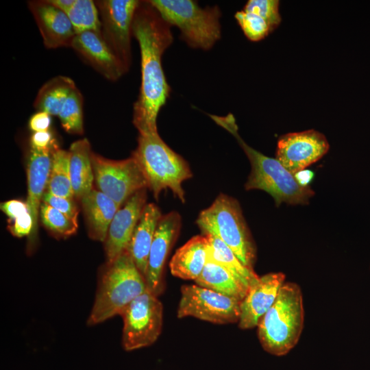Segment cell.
<instances>
[{"label":"cell","instance_id":"1","mask_svg":"<svg viewBox=\"0 0 370 370\" xmlns=\"http://www.w3.org/2000/svg\"><path fill=\"white\" fill-rule=\"evenodd\" d=\"M171 28L149 1H140L132 27L140 51L141 83L133 110V123L138 132L158 131V113L170 95L162 60L173 41Z\"/></svg>","mask_w":370,"mask_h":370},{"label":"cell","instance_id":"2","mask_svg":"<svg viewBox=\"0 0 370 370\" xmlns=\"http://www.w3.org/2000/svg\"><path fill=\"white\" fill-rule=\"evenodd\" d=\"M219 125L227 130L237 140L246 153L251 172L245 183V189L262 190L269 193L279 206L282 202L289 204H307L314 192L310 186H301L294 174L276 158L268 157L246 144L238 132L235 119L232 114L219 116L210 114Z\"/></svg>","mask_w":370,"mask_h":370},{"label":"cell","instance_id":"3","mask_svg":"<svg viewBox=\"0 0 370 370\" xmlns=\"http://www.w3.org/2000/svg\"><path fill=\"white\" fill-rule=\"evenodd\" d=\"M141 169L148 188L158 199L160 192L169 189L185 201L182 183L192 177L187 162L172 150L158 131L138 132V145L132 153Z\"/></svg>","mask_w":370,"mask_h":370},{"label":"cell","instance_id":"4","mask_svg":"<svg viewBox=\"0 0 370 370\" xmlns=\"http://www.w3.org/2000/svg\"><path fill=\"white\" fill-rule=\"evenodd\" d=\"M147 289L145 277L125 251L103 269L88 319L95 325L121 314L127 306Z\"/></svg>","mask_w":370,"mask_h":370},{"label":"cell","instance_id":"5","mask_svg":"<svg viewBox=\"0 0 370 370\" xmlns=\"http://www.w3.org/2000/svg\"><path fill=\"white\" fill-rule=\"evenodd\" d=\"M304 312L299 286L295 283H284L274 304L258 325V335L263 349L278 356L291 350L302 332Z\"/></svg>","mask_w":370,"mask_h":370},{"label":"cell","instance_id":"6","mask_svg":"<svg viewBox=\"0 0 370 370\" xmlns=\"http://www.w3.org/2000/svg\"><path fill=\"white\" fill-rule=\"evenodd\" d=\"M196 223L204 235L212 234L220 238L246 267L253 269L256 247L235 199L219 195L210 206L199 213Z\"/></svg>","mask_w":370,"mask_h":370},{"label":"cell","instance_id":"7","mask_svg":"<svg viewBox=\"0 0 370 370\" xmlns=\"http://www.w3.org/2000/svg\"><path fill=\"white\" fill-rule=\"evenodd\" d=\"M162 18L180 31L188 47L208 50L221 38V12L217 5L200 7L192 0H149Z\"/></svg>","mask_w":370,"mask_h":370},{"label":"cell","instance_id":"8","mask_svg":"<svg viewBox=\"0 0 370 370\" xmlns=\"http://www.w3.org/2000/svg\"><path fill=\"white\" fill-rule=\"evenodd\" d=\"M158 296L147 289L123 310L122 345L130 352L152 345L162 328L163 306Z\"/></svg>","mask_w":370,"mask_h":370},{"label":"cell","instance_id":"9","mask_svg":"<svg viewBox=\"0 0 370 370\" xmlns=\"http://www.w3.org/2000/svg\"><path fill=\"white\" fill-rule=\"evenodd\" d=\"M91 160L98 190L120 206L138 190L148 188L147 180L132 156L113 160L92 152Z\"/></svg>","mask_w":370,"mask_h":370},{"label":"cell","instance_id":"10","mask_svg":"<svg viewBox=\"0 0 370 370\" xmlns=\"http://www.w3.org/2000/svg\"><path fill=\"white\" fill-rule=\"evenodd\" d=\"M241 301L197 284L184 285L177 317H193L217 324L238 322Z\"/></svg>","mask_w":370,"mask_h":370},{"label":"cell","instance_id":"11","mask_svg":"<svg viewBox=\"0 0 370 370\" xmlns=\"http://www.w3.org/2000/svg\"><path fill=\"white\" fill-rule=\"evenodd\" d=\"M139 2L137 0L95 1L101 34L127 72L132 63V27Z\"/></svg>","mask_w":370,"mask_h":370},{"label":"cell","instance_id":"12","mask_svg":"<svg viewBox=\"0 0 370 370\" xmlns=\"http://www.w3.org/2000/svg\"><path fill=\"white\" fill-rule=\"evenodd\" d=\"M329 147L325 136L314 130L288 133L278 139L275 158L294 174L321 159Z\"/></svg>","mask_w":370,"mask_h":370},{"label":"cell","instance_id":"13","mask_svg":"<svg viewBox=\"0 0 370 370\" xmlns=\"http://www.w3.org/2000/svg\"><path fill=\"white\" fill-rule=\"evenodd\" d=\"M180 227V217L176 212L162 215L157 226L145 275L147 290L156 296L164 289V264Z\"/></svg>","mask_w":370,"mask_h":370},{"label":"cell","instance_id":"14","mask_svg":"<svg viewBox=\"0 0 370 370\" xmlns=\"http://www.w3.org/2000/svg\"><path fill=\"white\" fill-rule=\"evenodd\" d=\"M147 188L132 195L116 212L105 241L107 262H111L126 251L146 205Z\"/></svg>","mask_w":370,"mask_h":370},{"label":"cell","instance_id":"15","mask_svg":"<svg viewBox=\"0 0 370 370\" xmlns=\"http://www.w3.org/2000/svg\"><path fill=\"white\" fill-rule=\"evenodd\" d=\"M71 47L110 81H116L127 73L101 32L90 30L76 34Z\"/></svg>","mask_w":370,"mask_h":370},{"label":"cell","instance_id":"16","mask_svg":"<svg viewBox=\"0 0 370 370\" xmlns=\"http://www.w3.org/2000/svg\"><path fill=\"white\" fill-rule=\"evenodd\" d=\"M27 5L46 48L71 47L76 33L65 12L48 0L29 1Z\"/></svg>","mask_w":370,"mask_h":370},{"label":"cell","instance_id":"17","mask_svg":"<svg viewBox=\"0 0 370 370\" xmlns=\"http://www.w3.org/2000/svg\"><path fill=\"white\" fill-rule=\"evenodd\" d=\"M284 278L282 273H270L259 277L241 302L240 328L251 329L258 325L274 304Z\"/></svg>","mask_w":370,"mask_h":370},{"label":"cell","instance_id":"18","mask_svg":"<svg viewBox=\"0 0 370 370\" xmlns=\"http://www.w3.org/2000/svg\"><path fill=\"white\" fill-rule=\"evenodd\" d=\"M52 153L49 151H37L33 149H30L29 153L27 169L28 189L26 203L29 212L33 219L34 233L37 230L40 201L48 185Z\"/></svg>","mask_w":370,"mask_h":370},{"label":"cell","instance_id":"19","mask_svg":"<svg viewBox=\"0 0 370 370\" xmlns=\"http://www.w3.org/2000/svg\"><path fill=\"white\" fill-rule=\"evenodd\" d=\"M162 217V213L156 204H146L126 249L144 277L151 246Z\"/></svg>","mask_w":370,"mask_h":370},{"label":"cell","instance_id":"20","mask_svg":"<svg viewBox=\"0 0 370 370\" xmlns=\"http://www.w3.org/2000/svg\"><path fill=\"white\" fill-rule=\"evenodd\" d=\"M81 202L89 236L105 242L110 225L121 206L96 189L85 195Z\"/></svg>","mask_w":370,"mask_h":370},{"label":"cell","instance_id":"21","mask_svg":"<svg viewBox=\"0 0 370 370\" xmlns=\"http://www.w3.org/2000/svg\"><path fill=\"white\" fill-rule=\"evenodd\" d=\"M208 241L205 235L191 238L172 257L169 267L173 275L195 280L208 260Z\"/></svg>","mask_w":370,"mask_h":370},{"label":"cell","instance_id":"22","mask_svg":"<svg viewBox=\"0 0 370 370\" xmlns=\"http://www.w3.org/2000/svg\"><path fill=\"white\" fill-rule=\"evenodd\" d=\"M70 175L74 197L82 199L93 188L94 173L92 165V151L87 138L73 142L69 149Z\"/></svg>","mask_w":370,"mask_h":370},{"label":"cell","instance_id":"23","mask_svg":"<svg viewBox=\"0 0 370 370\" xmlns=\"http://www.w3.org/2000/svg\"><path fill=\"white\" fill-rule=\"evenodd\" d=\"M197 285L242 301L248 290L225 267L208 259Z\"/></svg>","mask_w":370,"mask_h":370},{"label":"cell","instance_id":"24","mask_svg":"<svg viewBox=\"0 0 370 370\" xmlns=\"http://www.w3.org/2000/svg\"><path fill=\"white\" fill-rule=\"evenodd\" d=\"M208 241V259L227 269L248 291L259 280L253 269L246 267L220 238L205 234Z\"/></svg>","mask_w":370,"mask_h":370},{"label":"cell","instance_id":"25","mask_svg":"<svg viewBox=\"0 0 370 370\" xmlns=\"http://www.w3.org/2000/svg\"><path fill=\"white\" fill-rule=\"evenodd\" d=\"M76 88L75 82L63 75L56 76L45 82L39 89L34 102L37 111L51 116H58L64 102Z\"/></svg>","mask_w":370,"mask_h":370},{"label":"cell","instance_id":"26","mask_svg":"<svg viewBox=\"0 0 370 370\" xmlns=\"http://www.w3.org/2000/svg\"><path fill=\"white\" fill-rule=\"evenodd\" d=\"M47 191L56 196L73 199L69 150L58 149L52 153Z\"/></svg>","mask_w":370,"mask_h":370},{"label":"cell","instance_id":"27","mask_svg":"<svg viewBox=\"0 0 370 370\" xmlns=\"http://www.w3.org/2000/svg\"><path fill=\"white\" fill-rule=\"evenodd\" d=\"M76 34L85 31L101 32V21L95 1L75 0L66 13Z\"/></svg>","mask_w":370,"mask_h":370},{"label":"cell","instance_id":"28","mask_svg":"<svg viewBox=\"0 0 370 370\" xmlns=\"http://www.w3.org/2000/svg\"><path fill=\"white\" fill-rule=\"evenodd\" d=\"M83 96L76 87L64 102L59 114L61 125L68 133L82 134L83 126Z\"/></svg>","mask_w":370,"mask_h":370},{"label":"cell","instance_id":"29","mask_svg":"<svg viewBox=\"0 0 370 370\" xmlns=\"http://www.w3.org/2000/svg\"><path fill=\"white\" fill-rule=\"evenodd\" d=\"M40 217L45 227L57 236H69L78 228L77 220L43 202L40 208Z\"/></svg>","mask_w":370,"mask_h":370},{"label":"cell","instance_id":"30","mask_svg":"<svg viewBox=\"0 0 370 370\" xmlns=\"http://www.w3.org/2000/svg\"><path fill=\"white\" fill-rule=\"evenodd\" d=\"M234 17L245 36L251 41H260L271 32L267 21L258 14L242 10L236 12Z\"/></svg>","mask_w":370,"mask_h":370},{"label":"cell","instance_id":"31","mask_svg":"<svg viewBox=\"0 0 370 370\" xmlns=\"http://www.w3.org/2000/svg\"><path fill=\"white\" fill-rule=\"evenodd\" d=\"M279 7L278 0H249L246 3L243 10L261 16L267 21L272 32L282 21Z\"/></svg>","mask_w":370,"mask_h":370},{"label":"cell","instance_id":"32","mask_svg":"<svg viewBox=\"0 0 370 370\" xmlns=\"http://www.w3.org/2000/svg\"><path fill=\"white\" fill-rule=\"evenodd\" d=\"M42 200L43 203L51 206L71 219L77 220L78 210L73 199L56 196L45 191Z\"/></svg>","mask_w":370,"mask_h":370},{"label":"cell","instance_id":"33","mask_svg":"<svg viewBox=\"0 0 370 370\" xmlns=\"http://www.w3.org/2000/svg\"><path fill=\"white\" fill-rule=\"evenodd\" d=\"M31 149L53 153L58 148L49 130L34 132L30 138Z\"/></svg>","mask_w":370,"mask_h":370},{"label":"cell","instance_id":"34","mask_svg":"<svg viewBox=\"0 0 370 370\" xmlns=\"http://www.w3.org/2000/svg\"><path fill=\"white\" fill-rule=\"evenodd\" d=\"M9 230L13 236L18 238L29 235L34 231V221L31 214L27 212L14 219Z\"/></svg>","mask_w":370,"mask_h":370},{"label":"cell","instance_id":"35","mask_svg":"<svg viewBox=\"0 0 370 370\" xmlns=\"http://www.w3.org/2000/svg\"><path fill=\"white\" fill-rule=\"evenodd\" d=\"M0 208L1 210L12 221L29 212L27 203L17 199H12L1 202Z\"/></svg>","mask_w":370,"mask_h":370},{"label":"cell","instance_id":"36","mask_svg":"<svg viewBox=\"0 0 370 370\" xmlns=\"http://www.w3.org/2000/svg\"><path fill=\"white\" fill-rule=\"evenodd\" d=\"M51 123V115L43 111H38L29 120V127L34 132L49 130Z\"/></svg>","mask_w":370,"mask_h":370},{"label":"cell","instance_id":"37","mask_svg":"<svg viewBox=\"0 0 370 370\" xmlns=\"http://www.w3.org/2000/svg\"><path fill=\"white\" fill-rule=\"evenodd\" d=\"M295 178L297 183L303 187L310 186L314 178V173L309 169H302L294 173Z\"/></svg>","mask_w":370,"mask_h":370},{"label":"cell","instance_id":"38","mask_svg":"<svg viewBox=\"0 0 370 370\" xmlns=\"http://www.w3.org/2000/svg\"><path fill=\"white\" fill-rule=\"evenodd\" d=\"M55 7L61 10L66 14L73 5L75 0H48Z\"/></svg>","mask_w":370,"mask_h":370}]
</instances>
